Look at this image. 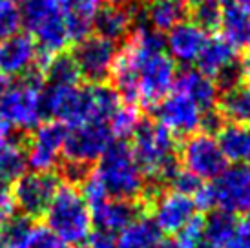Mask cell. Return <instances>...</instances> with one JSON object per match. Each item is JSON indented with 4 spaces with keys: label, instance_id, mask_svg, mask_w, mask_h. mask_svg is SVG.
<instances>
[{
    "label": "cell",
    "instance_id": "1",
    "mask_svg": "<svg viewBox=\"0 0 250 248\" xmlns=\"http://www.w3.org/2000/svg\"><path fill=\"white\" fill-rule=\"evenodd\" d=\"M130 146L146 181H152L153 185H167L172 173L179 168L177 141L155 119H141Z\"/></svg>",
    "mask_w": 250,
    "mask_h": 248
},
{
    "label": "cell",
    "instance_id": "2",
    "mask_svg": "<svg viewBox=\"0 0 250 248\" xmlns=\"http://www.w3.org/2000/svg\"><path fill=\"white\" fill-rule=\"evenodd\" d=\"M44 227L71 248L88 247L93 232L91 208L81 195L79 188L62 185L44 214Z\"/></svg>",
    "mask_w": 250,
    "mask_h": 248
},
{
    "label": "cell",
    "instance_id": "3",
    "mask_svg": "<svg viewBox=\"0 0 250 248\" xmlns=\"http://www.w3.org/2000/svg\"><path fill=\"white\" fill-rule=\"evenodd\" d=\"M95 173L103 181L106 192L113 199L139 201L146 192L145 173L135 161L132 146L126 141H113L101 159Z\"/></svg>",
    "mask_w": 250,
    "mask_h": 248
},
{
    "label": "cell",
    "instance_id": "4",
    "mask_svg": "<svg viewBox=\"0 0 250 248\" xmlns=\"http://www.w3.org/2000/svg\"><path fill=\"white\" fill-rule=\"evenodd\" d=\"M22 28L33 37L44 55H55L70 46L62 0H21Z\"/></svg>",
    "mask_w": 250,
    "mask_h": 248
},
{
    "label": "cell",
    "instance_id": "5",
    "mask_svg": "<svg viewBox=\"0 0 250 248\" xmlns=\"http://www.w3.org/2000/svg\"><path fill=\"white\" fill-rule=\"evenodd\" d=\"M61 186L62 181L55 170H31L22 173L11 185L15 212L35 221L42 219Z\"/></svg>",
    "mask_w": 250,
    "mask_h": 248
},
{
    "label": "cell",
    "instance_id": "6",
    "mask_svg": "<svg viewBox=\"0 0 250 248\" xmlns=\"http://www.w3.org/2000/svg\"><path fill=\"white\" fill-rule=\"evenodd\" d=\"M70 51L75 59L81 79L86 81V84H106L110 81L119 53L115 42L97 35H88L86 39L75 42Z\"/></svg>",
    "mask_w": 250,
    "mask_h": 248
},
{
    "label": "cell",
    "instance_id": "7",
    "mask_svg": "<svg viewBox=\"0 0 250 248\" xmlns=\"http://www.w3.org/2000/svg\"><path fill=\"white\" fill-rule=\"evenodd\" d=\"M179 159L183 168L199 181H214L227 168V159L217 145V139L205 131L185 139Z\"/></svg>",
    "mask_w": 250,
    "mask_h": 248
},
{
    "label": "cell",
    "instance_id": "8",
    "mask_svg": "<svg viewBox=\"0 0 250 248\" xmlns=\"http://www.w3.org/2000/svg\"><path fill=\"white\" fill-rule=\"evenodd\" d=\"M214 207L230 215L250 214V165L225 168L210 185Z\"/></svg>",
    "mask_w": 250,
    "mask_h": 248
},
{
    "label": "cell",
    "instance_id": "9",
    "mask_svg": "<svg viewBox=\"0 0 250 248\" xmlns=\"http://www.w3.org/2000/svg\"><path fill=\"white\" fill-rule=\"evenodd\" d=\"M0 115L13 128L31 133L42 123L41 90L29 88L19 79H13L0 97Z\"/></svg>",
    "mask_w": 250,
    "mask_h": 248
},
{
    "label": "cell",
    "instance_id": "10",
    "mask_svg": "<svg viewBox=\"0 0 250 248\" xmlns=\"http://www.w3.org/2000/svg\"><path fill=\"white\" fill-rule=\"evenodd\" d=\"M155 121L163 124L174 137H188L201 130L205 111L192 97L172 90L157 106H153Z\"/></svg>",
    "mask_w": 250,
    "mask_h": 248
},
{
    "label": "cell",
    "instance_id": "11",
    "mask_svg": "<svg viewBox=\"0 0 250 248\" xmlns=\"http://www.w3.org/2000/svg\"><path fill=\"white\" fill-rule=\"evenodd\" d=\"M113 141L115 137L110 130V124L104 121H88L70 128L64 143L62 157L93 165Z\"/></svg>",
    "mask_w": 250,
    "mask_h": 248
},
{
    "label": "cell",
    "instance_id": "12",
    "mask_svg": "<svg viewBox=\"0 0 250 248\" xmlns=\"http://www.w3.org/2000/svg\"><path fill=\"white\" fill-rule=\"evenodd\" d=\"M148 207L152 210V221L161 230V234L175 235L187 223L195 217L197 207L194 199L187 193L174 192L161 188L148 199Z\"/></svg>",
    "mask_w": 250,
    "mask_h": 248
},
{
    "label": "cell",
    "instance_id": "13",
    "mask_svg": "<svg viewBox=\"0 0 250 248\" xmlns=\"http://www.w3.org/2000/svg\"><path fill=\"white\" fill-rule=\"evenodd\" d=\"M70 128L59 121H44L31 131L28 146V166L31 170H53L62 157Z\"/></svg>",
    "mask_w": 250,
    "mask_h": 248
},
{
    "label": "cell",
    "instance_id": "14",
    "mask_svg": "<svg viewBox=\"0 0 250 248\" xmlns=\"http://www.w3.org/2000/svg\"><path fill=\"white\" fill-rule=\"evenodd\" d=\"M145 210V205L139 201L126 199H106L103 205L91 208L93 230H101L106 234L117 235L125 228H128L135 219H139Z\"/></svg>",
    "mask_w": 250,
    "mask_h": 248
},
{
    "label": "cell",
    "instance_id": "15",
    "mask_svg": "<svg viewBox=\"0 0 250 248\" xmlns=\"http://www.w3.org/2000/svg\"><path fill=\"white\" fill-rule=\"evenodd\" d=\"M207 41L208 33L205 29L192 21H183L168 31L167 53L174 59L175 64L188 66L192 62H197Z\"/></svg>",
    "mask_w": 250,
    "mask_h": 248
},
{
    "label": "cell",
    "instance_id": "16",
    "mask_svg": "<svg viewBox=\"0 0 250 248\" xmlns=\"http://www.w3.org/2000/svg\"><path fill=\"white\" fill-rule=\"evenodd\" d=\"M39 48L33 37L28 33H15L0 42V73L9 77H21L31 66H35Z\"/></svg>",
    "mask_w": 250,
    "mask_h": 248
},
{
    "label": "cell",
    "instance_id": "17",
    "mask_svg": "<svg viewBox=\"0 0 250 248\" xmlns=\"http://www.w3.org/2000/svg\"><path fill=\"white\" fill-rule=\"evenodd\" d=\"M137 19H139V13H135L133 6H101L95 19H93V29L91 31H95L97 37H103L106 41L119 44V42L126 41L132 35Z\"/></svg>",
    "mask_w": 250,
    "mask_h": 248
},
{
    "label": "cell",
    "instance_id": "18",
    "mask_svg": "<svg viewBox=\"0 0 250 248\" xmlns=\"http://www.w3.org/2000/svg\"><path fill=\"white\" fill-rule=\"evenodd\" d=\"M174 90L192 97L195 103L201 106V110L205 113L217 108L219 88H217V84H215L212 77L201 73L199 69L187 68L183 69L181 73H177Z\"/></svg>",
    "mask_w": 250,
    "mask_h": 248
},
{
    "label": "cell",
    "instance_id": "19",
    "mask_svg": "<svg viewBox=\"0 0 250 248\" xmlns=\"http://www.w3.org/2000/svg\"><path fill=\"white\" fill-rule=\"evenodd\" d=\"M221 4V37L234 48L250 46V6H243L234 0H219Z\"/></svg>",
    "mask_w": 250,
    "mask_h": 248
},
{
    "label": "cell",
    "instance_id": "20",
    "mask_svg": "<svg viewBox=\"0 0 250 248\" xmlns=\"http://www.w3.org/2000/svg\"><path fill=\"white\" fill-rule=\"evenodd\" d=\"M215 139L227 163L250 165V124L225 123Z\"/></svg>",
    "mask_w": 250,
    "mask_h": 248
},
{
    "label": "cell",
    "instance_id": "21",
    "mask_svg": "<svg viewBox=\"0 0 250 248\" xmlns=\"http://www.w3.org/2000/svg\"><path fill=\"white\" fill-rule=\"evenodd\" d=\"M101 6H103V0H62L66 28L73 44L86 39L91 33L93 19Z\"/></svg>",
    "mask_w": 250,
    "mask_h": 248
},
{
    "label": "cell",
    "instance_id": "22",
    "mask_svg": "<svg viewBox=\"0 0 250 248\" xmlns=\"http://www.w3.org/2000/svg\"><path fill=\"white\" fill-rule=\"evenodd\" d=\"M234 64H237L236 48L227 39H223L221 35L208 39L197 59V69L212 79L221 75L225 69H229Z\"/></svg>",
    "mask_w": 250,
    "mask_h": 248
},
{
    "label": "cell",
    "instance_id": "23",
    "mask_svg": "<svg viewBox=\"0 0 250 248\" xmlns=\"http://www.w3.org/2000/svg\"><path fill=\"white\" fill-rule=\"evenodd\" d=\"M187 13L188 4L185 0H152L141 17L146 22L145 26L159 33H167L179 22L187 21Z\"/></svg>",
    "mask_w": 250,
    "mask_h": 248
},
{
    "label": "cell",
    "instance_id": "24",
    "mask_svg": "<svg viewBox=\"0 0 250 248\" xmlns=\"http://www.w3.org/2000/svg\"><path fill=\"white\" fill-rule=\"evenodd\" d=\"M217 111L223 121L236 124H250V84L241 83L219 93Z\"/></svg>",
    "mask_w": 250,
    "mask_h": 248
},
{
    "label": "cell",
    "instance_id": "25",
    "mask_svg": "<svg viewBox=\"0 0 250 248\" xmlns=\"http://www.w3.org/2000/svg\"><path fill=\"white\" fill-rule=\"evenodd\" d=\"M163 239L161 230L150 215H141L117 237V248H155Z\"/></svg>",
    "mask_w": 250,
    "mask_h": 248
},
{
    "label": "cell",
    "instance_id": "26",
    "mask_svg": "<svg viewBox=\"0 0 250 248\" xmlns=\"http://www.w3.org/2000/svg\"><path fill=\"white\" fill-rule=\"evenodd\" d=\"M37 227L39 225L35 219L21 214V212H13L7 219L0 223L4 248H28Z\"/></svg>",
    "mask_w": 250,
    "mask_h": 248
},
{
    "label": "cell",
    "instance_id": "27",
    "mask_svg": "<svg viewBox=\"0 0 250 248\" xmlns=\"http://www.w3.org/2000/svg\"><path fill=\"white\" fill-rule=\"evenodd\" d=\"M46 84L49 86H71V84H81V73L75 64V59L71 57V51L64 49L59 51L49 59L44 69Z\"/></svg>",
    "mask_w": 250,
    "mask_h": 248
},
{
    "label": "cell",
    "instance_id": "28",
    "mask_svg": "<svg viewBox=\"0 0 250 248\" xmlns=\"http://www.w3.org/2000/svg\"><path fill=\"white\" fill-rule=\"evenodd\" d=\"M236 217L227 212H212L205 217V245L212 248H225L227 241L234 232Z\"/></svg>",
    "mask_w": 250,
    "mask_h": 248
},
{
    "label": "cell",
    "instance_id": "29",
    "mask_svg": "<svg viewBox=\"0 0 250 248\" xmlns=\"http://www.w3.org/2000/svg\"><path fill=\"white\" fill-rule=\"evenodd\" d=\"M28 168V148L6 145L0 146V181L13 185L15 181L26 173Z\"/></svg>",
    "mask_w": 250,
    "mask_h": 248
},
{
    "label": "cell",
    "instance_id": "30",
    "mask_svg": "<svg viewBox=\"0 0 250 248\" xmlns=\"http://www.w3.org/2000/svg\"><path fill=\"white\" fill-rule=\"evenodd\" d=\"M139 123H141V115L137 104H128V103L121 104L117 108V111L108 121L113 137L119 139V141H126L128 137H132L133 131L137 130Z\"/></svg>",
    "mask_w": 250,
    "mask_h": 248
},
{
    "label": "cell",
    "instance_id": "31",
    "mask_svg": "<svg viewBox=\"0 0 250 248\" xmlns=\"http://www.w3.org/2000/svg\"><path fill=\"white\" fill-rule=\"evenodd\" d=\"M192 22H195L207 33L219 29V24H221L219 0H203V2L192 4Z\"/></svg>",
    "mask_w": 250,
    "mask_h": 248
},
{
    "label": "cell",
    "instance_id": "32",
    "mask_svg": "<svg viewBox=\"0 0 250 248\" xmlns=\"http://www.w3.org/2000/svg\"><path fill=\"white\" fill-rule=\"evenodd\" d=\"M21 28V0H0V42L19 33Z\"/></svg>",
    "mask_w": 250,
    "mask_h": 248
},
{
    "label": "cell",
    "instance_id": "33",
    "mask_svg": "<svg viewBox=\"0 0 250 248\" xmlns=\"http://www.w3.org/2000/svg\"><path fill=\"white\" fill-rule=\"evenodd\" d=\"M177 248H201L205 245V217L195 215L175 234Z\"/></svg>",
    "mask_w": 250,
    "mask_h": 248
},
{
    "label": "cell",
    "instance_id": "34",
    "mask_svg": "<svg viewBox=\"0 0 250 248\" xmlns=\"http://www.w3.org/2000/svg\"><path fill=\"white\" fill-rule=\"evenodd\" d=\"M79 192H81V195L84 197V201L88 203L90 208L99 207V205H103L106 199H110V195L106 192L103 181L99 179V175L95 173V170L91 172V175L84 181L83 185L79 186Z\"/></svg>",
    "mask_w": 250,
    "mask_h": 248
},
{
    "label": "cell",
    "instance_id": "35",
    "mask_svg": "<svg viewBox=\"0 0 250 248\" xmlns=\"http://www.w3.org/2000/svg\"><path fill=\"white\" fill-rule=\"evenodd\" d=\"M225 248H250V214L236 221L234 232L227 241Z\"/></svg>",
    "mask_w": 250,
    "mask_h": 248
},
{
    "label": "cell",
    "instance_id": "36",
    "mask_svg": "<svg viewBox=\"0 0 250 248\" xmlns=\"http://www.w3.org/2000/svg\"><path fill=\"white\" fill-rule=\"evenodd\" d=\"M28 248H71V247L66 245L62 239H59L49 228L39 225L33 237H31V241H29Z\"/></svg>",
    "mask_w": 250,
    "mask_h": 248
},
{
    "label": "cell",
    "instance_id": "37",
    "mask_svg": "<svg viewBox=\"0 0 250 248\" xmlns=\"http://www.w3.org/2000/svg\"><path fill=\"white\" fill-rule=\"evenodd\" d=\"M88 248H117V237L101 230H93L88 241Z\"/></svg>",
    "mask_w": 250,
    "mask_h": 248
},
{
    "label": "cell",
    "instance_id": "38",
    "mask_svg": "<svg viewBox=\"0 0 250 248\" xmlns=\"http://www.w3.org/2000/svg\"><path fill=\"white\" fill-rule=\"evenodd\" d=\"M239 73H241V79H243V83L250 84V46L245 49L243 57H241V61H239Z\"/></svg>",
    "mask_w": 250,
    "mask_h": 248
},
{
    "label": "cell",
    "instance_id": "39",
    "mask_svg": "<svg viewBox=\"0 0 250 248\" xmlns=\"http://www.w3.org/2000/svg\"><path fill=\"white\" fill-rule=\"evenodd\" d=\"M106 6H113V7H130L133 6L135 0H104Z\"/></svg>",
    "mask_w": 250,
    "mask_h": 248
},
{
    "label": "cell",
    "instance_id": "40",
    "mask_svg": "<svg viewBox=\"0 0 250 248\" xmlns=\"http://www.w3.org/2000/svg\"><path fill=\"white\" fill-rule=\"evenodd\" d=\"M155 248H177V245L174 241H170V239H161L159 245Z\"/></svg>",
    "mask_w": 250,
    "mask_h": 248
},
{
    "label": "cell",
    "instance_id": "41",
    "mask_svg": "<svg viewBox=\"0 0 250 248\" xmlns=\"http://www.w3.org/2000/svg\"><path fill=\"white\" fill-rule=\"evenodd\" d=\"M7 84H9V81H7L6 77L0 73V97L4 95V91H6V88H7Z\"/></svg>",
    "mask_w": 250,
    "mask_h": 248
},
{
    "label": "cell",
    "instance_id": "42",
    "mask_svg": "<svg viewBox=\"0 0 250 248\" xmlns=\"http://www.w3.org/2000/svg\"><path fill=\"white\" fill-rule=\"evenodd\" d=\"M234 2H239V4H243V6H250V0H234Z\"/></svg>",
    "mask_w": 250,
    "mask_h": 248
},
{
    "label": "cell",
    "instance_id": "43",
    "mask_svg": "<svg viewBox=\"0 0 250 248\" xmlns=\"http://www.w3.org/2000/svg\"><path fill=\"white\" fill-rule=\"evenodd\" d=\"M185 2H187V4H188V2H192V4H197V2H203V0H185Z\"/></svg>",
    "mask_w": 250,
    "mask_h": 248
},
{
    "label": "cell",
    "instance_id": "44",
    "mask_svg": "<svg viewBox=\"0 0 250 248\" xmlns=\"http://www.w3.org/2000/svg\"><path fill=\"white\" fill-rule=\"evenodd\" d=\"M201 248H212V247H208V245H203V247Z\"/></svg>",
    "mask_w": 250,
    "mask_h": 248
}]
</instances>
